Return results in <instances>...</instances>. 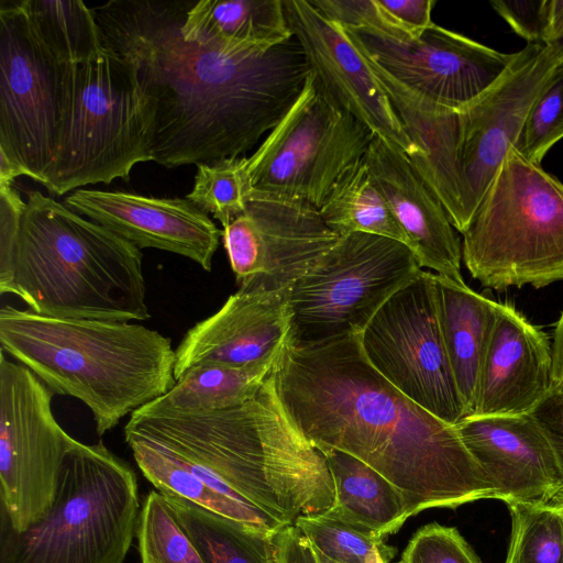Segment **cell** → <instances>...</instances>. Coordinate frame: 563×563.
Returning <instances> with one entry per match:
<instances>
[{"label":"cell","mask_w":563,"mask_h":563,"mask_svg":"<svg viewBox=\"0 0 563 563\" xmlns=\"http://www.w3.org/2000/svg\"><path fill=\"white\" fill-rule=\"evenodd\" d=\"M64 205L140 250L181 255L210 272L222 231L187 198H156L128 191L79 188Z\"/></svg>","instance_id":"cell-19"},{"label":"cell","mask_w":563,"mask_h":563,"mask_svg":"<svg viewBox=\"0 0 563 563\" xmlns=\"http://www.w3.org/2000/svg\"><path fill=\"white\" fill-rule=\"evenodd\" d=\"M271 375L306 438L376 470L400 492L410 516L496 499L455 426L385 379L365 357L360 333L310 346L287 344Z\"/></svg>","instance_id":"cell-2"},{"label":"cell","mask_w":563,"mask_h":563,"mask_svg":"<svg viewBox=\"0 0 563 563\" xmlns=\"http://www.w3.org/2000/svg\"><path fill=\"white\" fill-rule=\"evenodd\" d=\"M560 64L547 45L528 43L484 93L456 110L457 164L467 225L516 144L531 106Z\"/></svg>","instance_id":"cell-14"},{"label":"cell","mask_w":563,"mask_h":563,"mask_svg":"<svg viewBox=\"0 0 563 563\" xmlns=\"http://www.w3.org/2000/svg\"><path fill=\"white\" fill-rule=\"evenodd\" d=\"M190 3L111 0L92 8L103 45L131 67L144 97L151 159L167 168L251 150L288 112L310 71L295 36L240 56L185 41Z\"/></svg>","instance_id":"cell-1"},{"label":"cell","mask_w":563,"mask_h":563,"mask_svg":"<svg viewBox=\"0 0 563 563\" xmlns=\"http://www.w3.org/2000/svg\"><path fill=\"white\" fill-rule=\"evenodd\" d=\"M551 371L548 334L498 302L470 417L530 413L550 393Z\"/></svg>","instance_id":"cell-20"},{"label":"cell","mask_w":563,"mask_h":563,"mask_svg":"<svg viewBox=\"0 0 563 563\" xmlns=\"http://www.w3.org/2000/svg\"><path fill=\"white\" fill-rule=\"evenodd\" d=\"M563 137V64L531 106L512 146L527 159L541 164L549 150Z\"/></svg>","instance_id":"cell-35"},{"label":"cell","mask_w":563,"mask_h":563,"mask_svg":"<svg viewBox=\"0 0 563 563\" xmlns=\"http://www.w3.org/2000/svg\"><path fill=\"white\" fill-rule=\"evenodd\" d=\"M140 511L131 466L102 442L75 440L48 512L22 532L1 518L0 563H123Z\"/></svg>","instance_id":"cell-6"},{"label":"cell","mask_w":563,"mask_h":563,"mask_svg":"<svg viewBox=\"0 0 563 563\" xmlns=\"http://www.w3.org/2000/svg\"><path fill=\"white\" fill-rule=\"evenodd\" d=\"M490 5L528 43L544 44L550 25V0H497Z\"/></svg>","instance_id":"cell-38"},{"label":"cell","mask_w":563,"mask_h":563,"mask_svg":"<svg viewBox=\"0 0 563 563\" xmlns=\"http://www.w3.org/2000/svg\"><path fill=\"white\" fill-rule=\"evenodd\" d=\"M1 351L91 411L99 435L174 385L172 341L139 323L60 319L5 305Z\"/></svg>","instance_id":"cell-4"},{"label":"cell","mask_w":563,"mask_h":563,"mask_svg":"<svg viewBox=\"0 0 563 563\" xmlns=\"http://www.w3.org/2000/svg\"><path fill=\"white\" fill-rule=\"evenodd\" d=\"M325 19L360 33L412 41L385 12L378 0H309Z\"/></svg>","instance_id":"cell-36"},{"label":"cell","mask_w":563,"mask_h":563,"mask_svg":"<svg viewBox=\"0 0 563 563\" xmlns=\"http://www.w3.org/2000/svg\"><path fill=\"white\" fill-rule=\"evenodd\" d=\"M317 553H318V556H319V559H320V562H321V563H336V562H334V561H332V560H330V559L325 558V556H324V555H322L321 553H319V552H317Z\"/></svg>","instance_id":"cell-46"},{"label":"cell","mask_w":563,"mask_h":563,"mask_svg":"<svg viewBox=\"0 0 563 563\" xmlns=\"http://www.w3.org/2000/svg\"><path fill=\"white\" fill-rule=\"evenodd\" d=\"M455 428L496 499L548 503L562 488L554 450L530 413L466 417Z\"/></svg>","instance_id":"cell-21"},{"label":"cell","mask_w":563,"mask_h":563,"mask_svg":"<svg viewBox=\"0 0 563 563\" xmlns=\"http://www.w3.org/2000/svg\"><path fill=\"white\" fill-rule=\"evenodd\" d=\"M151 159L144 97L131 67L106 46L78 65L74 106L41 184L63 196L86 185L129 179Z\"/></svg>","instance_id":"cell-8"},{"label":"cell","mask_w":563,"mask_h":563,"mask_svg":"<svg viewBox=\"0 0 563 563\" xmlns=\"http://www.w3.org/2000/svg\"><path fill=\"white\" fill-rule=\"evenodd\" d=\"M294 526L314 550L336 563H367L384 539L325 514L299 517Z\"/></svg>","instance_id":"cell-34"},{"label":"cell","mask_w":563,"mask_h":563,"mask_svg":"<svg viewBox=\"0 0 563 563\" xmlns=\"http://www.w3.org/2000/svg\"><path fill=\"white\" fill-rule=\"evenodd\" d=\"M126 426L167 446L212 489L284 525L334 504L325 459L285 410L272 375L240 406L191 413L143 406Z\"/></svg>","instance_id":"cell-3"},{"label":"cell","mask_w":563,"mask_h":563,"mask_svg":"<svg viewBox=\"0 0 563 563\" xmlns=\"http://www.w3.org/2000/svg\"><path fill=\"white\" fill-rule=\"evenodd\" d=\"M440 328L467 417L472 415L481 364L498 302L433 274Z\"/></svg>","instance_id":"cell-24"},{"label":"cell","mask_w":563,"mask_h":563,"mask_svg":"<svg viewBox=\"0 0 563 563\" xmlns=\"http://www.w3.org/2000/svg\"><path fill=\"white\" fill-rule=\"evenodd\" d=\"M78 65L58 59L36 34L23 0L0 4V161L41 184L76 92Z\"/></svg>","instance_id":"cell-9"},{"label":"cell","mask_w":563,"mask_h":563,"mask_svg":"<svg viewBox=\"0 0 563 563\" xmlns=\"http://www.w3.org/2000/svg\"><path fill=\"white\" fill-rule=\"evenodd\" d=\"M511 517L505 563H563V520L545 501L506 503Z\"/></svg>","instance_id":"cell-31"},{"label":"cell","mask_w":563,"mask_h":563,"mask_svg":"<svg viewBox=\"0 0 563 563\" xmlns=\"http://www.w3.org/2000/svg\"><path fill=\"white\" fill-rule=\"evenodd\" d=\"M289 289L239 288L183 336L175 350V382L201 365L275 364L289 340Z\"/></svg>","instance_id":"cell-18"},{"label":"cell","mask_w":563,"mask_h":563,"mask_svg":"<svg viewBox=\"0 0 563 563\" xmlns=\"http://www.w3.org/2000/svg\"><path fill=\"white\" fill-rule=\"evenodd\" d=\"M548 503L552 504L556 508L563 520V487L559 489Z\"/></svg>","instance_id":"cell-45"},{"label":"cell","mask_w":563,"mask_h":563,"mask_svg":"<svg viewBox=\"0 0 563 563\" xmlns=\"http://www.w3.org/2000/svg\"><path fill=\"white\" fill-rule=\"evenodd\" d=\"M550 393L563 391V310L553 332Z\"/></svg>","instance_id":"cell-44"},{"label":"cell","mask_w":563,"mask_h":563,"mask_svg":"<svg viewBox=\"0 0 563 563\" xmlns=\"http://www.w3.org/2000/svg\"><path fill=\"white\" fill-rule=\"evenodd\" d=\"M332 476L335 499L324 514L384 539L410 518L400 492L362 460L332 448H318Z\"/></svg>","instance_id":"cell-25"},{"label":"cell","mask_w":563,"mask_h":563,"mask_svg":"<svg viewBox=\"0 0 563 563\" xmlns=\"http://www.w3.org/2000/svg\"><path fill=\"white\" fill-rule=\"evenodd\" d=\"M389 18L412 40H417L433 24L431 11L434 0H378Z\"/></svg>","instance_id":"cell-40"},{"label":"cell","mask_w":563,"mask_h":563,"mask_svg":"<svg viewBox=\"0 0 563 563\" xmlns=\"http://www.w3.org/2000/svg\"><path fill=\"white\" fill-rule=\"evenodd\" d=\"M422 268L404 243L367 233L339 241L289 289L288 345L310 346L361 333Z\"/></svg>","instance_id":"cell-10"},{"label":"cell","mask_w":563,"mask_h":563,"mask_svg":"<svg viewBox=\"0 0 563 563\" xmlns=\"http://www.w3.org/2000/svg\"><path fill=\"white\" fill-rule=\"evenodd\" d=\"M371 365L413 402L455 426L467 417L445 350L433 273L397 290L360 333Z\"/></svg>","instance_id":"cell-13"},{"label":"cell","mask_w":563,"mask_h":563,"mask_svg":"<svg viewBox=\"0 0 563 563\" xmlns=\"http://www.w3.org/2000/svg\"><path fill=\"white\" fill-rule=\"evenodd\" d=\"M396 563H401V561H399V562H396Z\"/></svg>","instance_id":"cell-47"},{"label":"cell","mask_w":563,"mask_h":563,"mask_svg":"<svg viewBox=\"0 0 563 563\" xmlns=\"http://www.w3.org/2000/svg\"><path fill=\"white\" fill-rule=\"evenodd\" d=\"M166 498L206 563H279L274 534L219 516L189 501Z\"/></svg>","instance_id":"cell-29"},{"label":"cell","mask_w":563,"mask_h":563,"mask_svg":"<svg viewBox=\"0 0 563 563\" xmlns=\"http://www.w3.org/2000/svg\"><path fill=\"white\" fill-rule=\"evenodd\" d=\"M420 267L465 284L462 243L441 201L400 148L374 136L364 156Z\"/></svg>","instance_id":"cell-22"},{"label":"cell","mask_w":563,"mask_h":563,"mask_svg":"<svg viewBox=\"0 0 563 563\" xmlns=\"http://www.w3.org/2000/svg\"><path fill=\"white\" fill-rule=\"evenodd\" d=\"M319 213L339 236L367 233L399 241L409 247L408 236L364 158L350 166L336 180Z\"/></svg>","instance_id":"cell-27"},{"label":"cell","mask_w":563,"mask_h":563,"mask_svg":"<svg viewBox=\"0 0 563 563\" xmlns=\"http://www.w3.org/2000/svg\"><path fill=\"white\" fill-rule=\"evenodd\" d=\"M124 439L144 477L165 497L189 501L268 534L287 526L247 501L212 489L176 453L152 437L125 424Z\"/></svg>","instance_id":"cell-26"},{"label":"cell","mask_w":563,"mask_h":563,"mask_svg":"<svg viewBox=\"0 0 563 563\" xmlns=\"http://www.w3.org/2000/svg\"><path fill=\"white\" fill-rule=\"evenodd\" d=\"M374 136L309 71L291 108L247 157L252 188L319 210L342 174L364 158Z\"/></svg>","instance_id":"cell-11"},{"label":"cell","mask_w":563,"mask_h":563,"mask_svg":"<svg viewBox=\"0 0 563 563\" xmlns=\"http://www.w3.org/2000/svg\"><path fill=\"white\" fill-rule=\"evenodd\" d=\"M41 41L62 62L79 65L103 49L92 8L82 1L23 0Z\"/></svg>","instance_id":"cell-30"},{"label":"cell","mask_w":563,"mask_h":563,"mask_svg":"<svg viewBox=\"0 0 563 563\" xmlns=\"http://www.w3.org/2000/svg\"><path fill=\"white\" fill-rule=\"evenodd\" d=\"M135 536L142 563H206L167 498L158 492L146 495Z\"/></svg>","instance_id":"cell-33"},{"label":"cell","mask_w":563,"mask_h":563,"mask_svg":"<svg viewBox=\"0 0 563 563\" xmlns=\"http://www.w3.org/2000/svg\"><path fill=\"white\" fill-rule=\"evenodd\" d=\"M541 428L558 459L563 487V391L549 393L530 412Z\"/></svg>","instance_id":"cell-41"},{"label":"cell","mask_w":563,"mask_h":563,"mask_svg":"<svg viewBox=\"0 0 563 563\" xmlns=\"http://www.w3.org/2000/svg\"><path fill=\"white\" fill-rule=\"evenodd\" d=\"M342 29L357 49L405 87L452 110L484 93L516 55L498 52L435 23L419 38L406 42Z\"/></svg>","instance_id":"cell-16"},{"label":"cell","mask_w":563,"mask_h":563,"mask_svg":"<svg viewBox=\"0 0 563 563\" xmlns=\"http://www.w3.org/2000/svg\"><path fill=\"white\" fill-rule=\"evenodd\" d=\"M196 166L194 187L186 198L223 228L245 211L253 191L247 157H228Z\"/></svg>","instance_id":"cell-32"},{"label":"cell","mask_w":563,"mask_h":563,"mask_svg":"<svg viewBox=\"0 0 563 563\" xmlns=\"http://www.w3.org/2000/svg\"><path fill=\"white\" fill-rule=\"evenodd\" d=\"M339 239L317 208L254 190L222 230L239 288L269 291L290 288Z\"/></svg>","instance_id":"cell-15"},{"label":"cell","mask_w":563,"mask_h":563,"mask_svg":"<svg viewBox=\"0 0 563 563\" xmlns=\"http://www.w3.org/2000/svg\"><path fill=\"white\" fill-rule=\"evenodd\" d=\"M544 45L563 64V0H550V25Z\"/></svg>","instance_id":"cell-43"},{"label":"cell","mask_w":563,"mask_h":563,"mask_svg":"<svg viewBox=\"0 0 563 563\" xmlns=\"http://www.w3.org/2000/svg\"><path fill=\"white\" fill-rule=\"evenodd\" d=\"M275 364L242 367L219 364L197 366L178 379L166 394L145 406L186 413L240 406L256 396Z\"/></svg>","instance_id":"cell-28"},{"label":"cell","mask_w":563,"mask_h":563,"mask_svg":"<svg viewBox=\"0 0 563 563\" xmlns=\"http://www.w3.org/2000/svg\"><path fill=\"white\" fill-rule=\"evenodd\" d=\"M25 207L13 184H0V284L9 277Z\"/></svg>","instance_id":"cell-39"},{"label":"cell","mask_w":563,"mask_h":563,"mask_svg":"<svg viewBox=\"0 0 563 563\" xmlns=\"http://www.w3.org/2000/svg\"><path fill=\"white\" fill-rule=\"evenodd\" d=\"M292 35L309 69L332 101L376 136L400 148L410 159L420 152L407 134L389 97L344 30L320 14L309 0H283Z\"/></svg>","instance_id":"cell-17"},{"label":"cell","mask_w":563,"mask_h":563,"mask_svg":"<svg viewBox=\"0 0 563 563\" xmlns=\"http://www.w3.org/2000/svg\"><path fill=\"white\" fill-rule=\"evenodd\" d=\"M273 540L279 563H321L312 544L294 525L283 527Z\"/></svg>","instance_id":"cell-42"},{"label":"cell","mask_w":563,"mask_h":563,"mask_svg":"<svg viewBox=\"0 0 563 563\" xmlns=\"http://www.w3.org/2000/svg\"><path fill=\"white\" fill-rule=\"evenodd\" d=\"M462 235V260L484 287L563 280V184L511 147Z\"/></svg>","instance_id":"cell-7"},{"label":"cell","mask_w":563,"mask_h":563,"mask_svg":"<svg viewBox=\"0 0 563 563\" xmlns=\"http://www.w3.org/2000/svg\"><path fill=\"white\" fill-rule=\"evenodd\" d=\"M400 561L401 563H482L455 528L437 522L421 527L412 536Z\"/></svg>","instance_id":"cell-37"},{"label":"cell","mask_w":563,"mask_h":563,"mask_svg":"<svg viewBox=\"0 0 563 563\" xmlns=\"http://www.w3.org/2000/svg\"><path fill=\"white\" fill-rule=\"evenodd\" d=\"M139 247L41 191L27 195L0 294L60 319L146 320Z\"/></svg>","instance_id":"cell-5"},{"label":"cell","mask_w":563,"mask_h":563,"mask_svg":"<svg viewBox=\"0 0 563 563\" xmlns=\"http://www.w3.org/2000/svg\"><path fill=\"white\" fill-rule=\"evenodd\" d=\"M180 32L187 42L230 56L265 54L294 36L283 0L191 1Z\"/></svg>","instance_id":"cell-23"},{"label":"cell","mask_w":563,"mask_h":563,"mask_svg":"<svg viewBox=\"0 0 563 563\" xmlns=\"http://www.w3.org/2000/svg\"><path fill=\"white\" fill-rule=\"evenodd\" d=\"M54 393L27 367L0 355V512L18 532L41 520L55 499L74 444L52 410Z\"/></svg>","instance_id":"cell-12"}]
</instances>
